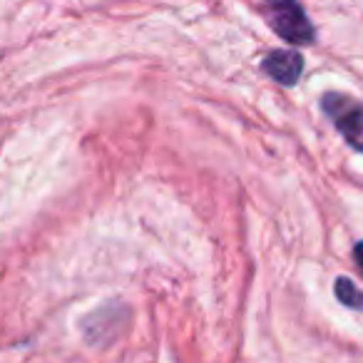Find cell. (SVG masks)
Here are the masks:
<instances>
[{"instance_id": "5b68a950", "label": "cell", "mask_w": 363, "mask_h": 363, "mask_svg": "<svg viewBox=\"0 0 363 363\" xmlns=\"http://www.w3.org/2000/svg\"><path fill=\"white\" fill-rule=\"evenodd\" d=\"M353 259H356L358 269L363 272V242H358V244H356V249H353Z\"/></svg>"}, {"instance_id": "6da1fadb", "label": "cell", "mask_w": 363, "mask_h": 363, "mask_svg": "<svg viewBox=\"0 0 363 363\" xmlns=\"http://www.w3.org/2000/svg\"><path fill=\"white\" fill-rule=\"evenodd\" d=\"M264 16L272 30L291 45H311L316 40V30L296 0H264Z\"/></svg>"}, {"instance_id": "277c9868", "label": "cell", "mask_w": 363, "mask_h": 363, "mask_svg": "<svg viewBox=\"0 0 363 363\" xmlns=\"http://www.w3.org/2000/svg\"><path fill=\"white\" fill-rule=\"evenodd\" d=\"M336 298L343 303V306L363 311V291L351 281V279H346V277L336 279Z\"/></svg>"}, {"instance_id": "3957f363", "label": "cell", "mask_w": 363, "mask_h": 363, "mask_svg": "<svg viewBox=\"0 0 363 363\" xmlns=\"http://www.w3.org/2000/svg\"><path fill=\"white\" fill-rule=\"evenodd\" d=\"M262 70L267 72L272 80H277L279 85H296L298 77L303 72V60L296 50H274L264 57Z\"/></svg>"}, {"instance_id": "7a4b0ae2", "label": "cell", "mask_w": 363, "mask_h": 363, "mask_svg": "<svg viewBox=\"0 0 363 363\" xmlns=\"http://www.w3.org/2000/svg\"><path fill=\"white\" fill-rule=\"evenodd\" d=\"M321 107L331 117L336 130L346 137L348 145L363 152V102L341 95V92H326L321 97Z\"/></svg>"}]
</instances>
